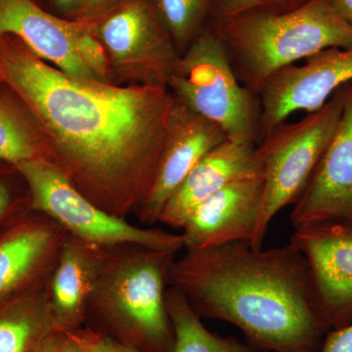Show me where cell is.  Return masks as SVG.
<instances>
[{"label": "cell", "instance_id": "1", "mask_svg": "<svg viewBox=\"0 0 352 352\" xmlns=\"http://www.w3.org/2000/svg\"><path fill=\"white\" fill-rule=\"evenodd\" d=\"M0 82L31 113L50 163L109 214L127 219L156 178L175 97L166 85L120 87L67 75L20 39L0 38Z\"/></svg>", "mask_w": 352, "mask_h": 352}, {"label": "cell", "instance_id": "2", "mask_svg": "<svg viewBox=\"0 0 352 352\" xmlns=\"http://www.w3.org/2000/svg\"><path fill=\"white\" fill-rule=\"evenodd\" d=\"M168 286L201 318L233 324L263 351L321 352L330 331L309 263L291 243L256 250L238 241L186 252L171 265Z\"/></svg>", "mask_w": 352, "mask_h": 352}, {"label": "cell", "instance_id": "3", "mask_svg": "<svg viewBox=\"0 0 352 352\" xmlns=\"http://www.w3.org/2000/svg\"><path fill=\"white\" fill-rule=\"evenodd\" d=\"M241 83L258 96L280 69L322 50L352 48V25L331 0H305L281 10H254L210 23Z\"/></svg>", "mask_w": 352, "mask_h": 352}, {"label": "cell", "instance_id": "4", "mask_svg": "<svg viewBox=\"0 0 352 352\" xmlns=\"http://www.w3.org/2000/svg\"><path fill=\"white\" fill-rule=\"evenodd\" d=\"M176 254L138 244L106 248L87 318L102 324V333L110 331V338L139 351H173L166 291Z\"/></svg>", "mask_w": 352, "mask_h": 352}, {"label": "cell", "instance_id": "5", "mask_svg": "<svg viewBox=\"0 0 352 352\" xmlns=\"http://www.w3.org/2000/svg\"><path fill=\"white\" fill-rule=\"evenodd\" d=\"M166 87L176 100L219 126L229 140L256 144L263 136L258 97L241 83L210 24L179 55Z\"/></svg>", "mask_w": 352, "mask_h": 352}, {"label": "cell", "instance_id": "6", "mask_svg": "<svg viewBox=\"0 0 352 352\" xmlns=\"http://www.w3.org/2000/svg\"><path fill=\"white\" fill-rule=\"evenodd\" d=\"M344 85L327 103L294 122H282L258 145L263 164V201L252 242L263 248L271 221L280 210L294 205L307 187L332 140L344 108Z\"/></svg>", "mask_w": 352, "mask_h": 352}, {"label": "cell", "instance_id": "7", "mask_svg": "<svg viewBox=\"0 0 352 352\" xmlns=\"http://www.w3.org/2000/svg\"><path fill=\"white\" fill-rule=\"evenodd\" d=\"M15 168L29 187L30 208L55 220L71 235L104 248L138 244L160 251L183 249L182 234L134 226L109 214L78 191L50 162L34 160Z\"/></svg>", "mask_w": 352, "mask_h": 352}, {"label": "cell", "instance_id": "8", "mask_svg": "<svg viewBox=\"0 0 352 352\" xmlns=\"http://www.w3.org/2000/svg\"><path fill=\"white\" fill-rule=\"evenodd\" d=\"M95 28L94 20L51 15L34 0H0V38L15 36L67 75L107 82L108 60Z\"/></svg>", "mask_w": 352, "mask_h": 352}, {"label": "cell", "instance_id": "9", "mask_svg": "<svg viewBox=\"0 0 352 352\" xmlns=\"http://www.w3.org/2000/svg\"><path fill=\"white\" fill-rule=\"evenodd\" d=\"M94 21L97 38L117 68L133 72L144 85L166 87L179 54L153 0H122Z\"/></svg>", "mask_w": 352, "mask_h": 352}, {"label": "cell", "instance_id": "10", "mask_svg": "<svg viewBox=\"0 0 352 352\" xmlns=\"http://www.w3.org/2000/svg\"><path fill=\"white\" fill-rule=\"evenodd\" d=\"M305 61L280 69L258 92L263 138L292 113L319 110L339 88L352 82V48H328Z\"/></svg>", "mask_w": 352, "mask_h": 352}, {"label": "cell", "instance_id": "11", "mask_svg": "<svg viewBox=\"0 0 352 352\" xmlns=\"http://www.w3.org/2000/svg\"><path fill=\"white\" fill-rule=\"evenodd\" d=\"M292 245L305 254L322 318L330 330L352 322V219L295 228Z\"/></svg>", "mask_w": 352, "mask_h": 352}, {"label": "cell", "instance_id": "12", "mask_svg": "<svg viewBox=\"0 0 352 352\" xmlns=\"http://www.w3.org/2000/svg\"><path fill=\"white\" fill-rule=\"evenodd\" d=\"M66 233L31 208L0 230V302L48 284Z\"/></svg>", "mask_w": 352, "mask_h": 352}, {"label": "cell", "instance_id": "13", "mask_svg": "<svg viewBox=\"0 0 352 352\" xmlns=\"http://www.w3.org/2000/svg\"><path fill=\"white\" fill-rule=\"evenodd\" d=\"M352 219V82L332 140L307 187L294 204V228Z\"/></svg>", "mask_w": 352, "mask_h": 352}, {"label": "cell", "instance_id": "14", "mask_svg": "<svg viewBox=\"0 0 352 352\" xmlns=\"http://www.w3.org/2000/svg\"><path fill=\"white\" fill-rule=\"evenodd\" d=\"M227 140L219 126L175 98L168 139L155 182L136 212L144 226L159 223L166 201L208 152Z\"/></svg>", "mask_w": 352, "mask_h": 352}, {"label": "cell", "instance_id": "15", "mask_svg": "<svg viewBox=\"0 0 352 352\" xmlns=\"http://www.w3.org/2000/svg\"><path fill=\"white\" fill-rule=\"evenodd\" d=\"M263 177L234 182L201 203L182 227L183 248L199 251L252 242L263 208Z\"/></svg>", "mask_w": 352, "mask_h": 352}, {"label": "cell", "instance_id": "16", "mask_svg": "<svg viewBox=\"0 0 352 352\" xmlns=\"http://www.w3.org/2000/svg\"><path fill=\"white\" fill-rule=\"evenodd\" d=\"M263 177L258 145L227 140L208 153L166 201L159 223L182 229L204 201L234 182Z\"/></svg>", "mask_w": 352, "mask_h": 352}, {"label": "cell", "instance_id": "17", "mask_svg": "<svg viewBox=\"0 0 352 352\" xmlns=\"http://www.w3.org/2000/svg\"><path fill=\"white\" fill-rule=\"evenodd\" d=\"M106 248L66 233L48 283L55 330L80 329L100 272Z\"/></svg>", "mask_w": 352, "mask_h": 352}, {"label": "cell", "instance_id": "18", "mask_svg": "<svg viewBox=\"0 0 352 352\" xmlns=\"http://www.w3.org/2000/svg\"><path fill=\"white\" fill-rule=\"evenodd\" d=\"M53 331L48 284L0 302V352H36Z\"/></svg>", "mask_w": 352, "mask_h": 352}, {"label": "cell", "instance_id": "19", "mask_svg": "<svg viewBox=\"0 0 352 352\" xmlns=\"http://www.w3.org/2000/svg\"><path fill=\"white\" fill-rule=\"evenodd\" d=\"M166 307L175 335L171 352H256L235 338L210 333L179 289L166 288Z\"/></svg>", "mask_w": 352, "mask_h": 352}, {"label": "cell", "instance_id": "20", "mask_svg": "<svg viewBox=\"0 0 352 352\" xmlns=\"http://www.w3.org/2000/svg\"><path fill=\"white\" fill-rule=\"evenodd\" d=\"M34 160L50 162L38 127L17 106L0 98V161L15 168Z\"/></svg>", "mask_w": 352, "mask_h": 352}, {"label": "cell", "instance_id": "21", "mask_svg": "<svg viewBox=\"0 0 352 352\" xmlns=\"http://www.w3.org/2000/svg\"><path fill=\"white\" fill-rule=\"evenodd\" d=\"M175 50L184 52L210 24L214 0H153Z\"/></svg>", "mask_w": 352, "mask_h": 352}, {"label": "cell", "instance_id": "22", "mask_svg": "<svg viewBox=\"0 0 352 352\" xmlns=\"http://www.w3.org/2000/svg\"><path fill=\"white\" fill-rule=\"evenodd\" d=\"M305 0H214L210 23L220 22L254 10H281Z\"/></svg>", "mask_w": 352, "mask_h": 352}, {"label": "cell", "instance_id": "23", "mask_svg": "<svg viewBox=\"0 0 352 352\" xmlns=\"http://www.w3.org/2000/svg\"><path fill=\"white\" fill-rule=\"evenodd\" d=\"M66 333L82 352H141L91 328H80Z\"/></svg>", "mask_w": 352, "mask_h": 352}, {"label": "cell", "instance_id": "24", "mask_svg": "<svg viewBox=\"0 0 352 352\" xmlns=\"http://www.w3.org/2000/svg\"><path fill=\"white\" fill-rule=\"evenodd\" d=\"M321 352H352V322L326 333Z\"/></svg>", "mask_w": 352, "mask_h": 352}, {"label": "cell", "instance_id": "25", "mask_svg": "<svg viewBox=\"0 0 352 352\" xmlns=\"http://www.w3.org/2000/svg\"><path fill=\"white\" fill-rule=\"evenodd\" d=\"M36 352H82L78 344L63 331H53Z\"/></svg>", "mask_w": 352, "mask_h": 352}, {"label": "cell", "instance_id": "26", "mask_svg": "<svg viewBox=\"0 0 352 352\" xmlns=\"http://www.w3.org/2000/svg\"><path fill=\"white\" fill-rule=\"evenodd\" d=\"M27 210L14 201L8 187L0 180V230Z\"/></svg>", "mask_w": 352, "mask_h": 352}, {"label": "cell", "instance_id": "27", "mask_svg": "<svg viewBox=\"0 0 352 352\" xmlns=\"http://www.w3.org/2000/svg\"><path fill=\"white\" fill-rule=\"evenodd\" d=\"M122 0H87L82 19L94 20Z\"/></svg>", "mask_w": 352, "mask_h": 352}, {"label": "cell", "instance_id": "28", "mask_svg": "<svg viewBox=\"0 0 352 352\" xmlns=\"http://www.w3.org/2000/svg\"><path fill=\"white\" fill-rule=\"evenodd\" d=\"M331 2L335 12L352 25V0H331Z\"/></svg>", "mask_w": 352, "mask_h": 352}, {"label": "cell", "instance_id": "29", "mask_svg": "<svg viewBox=\"0 0 352 352\" xmlns=\"http://www.w3.org/2000/svg\"><path fill=\"white\" fill-rule=\"evenodd\" d=\"M55 6L63 13H82L87 0H53Z\"/></svg>", "mask_w": 352, "mask_h": 352}]
</instances>
